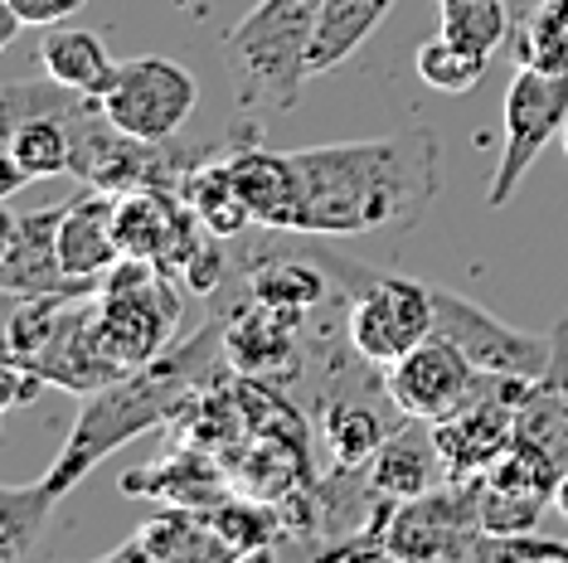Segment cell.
I'll return each instance as SVG.
<instances>
[{
  "instance_id": "obj_4",
  "label": "cell",
  "mask_w": 568,
  "mask_h": 563,
  "mask_svg": "<svg viewBox=\"0 0 568 563\" xmlns=\"http://www.w3.org/2000/svg\"><path fill=\"white\" fill-rule=\"evenodd\" d=\"M312 258L345 287V340L374 369H389L437 330L433 282L389 277L359 263H341L326 248H312Z\"/></svg>"
},
{
  "instance_id": "obj_33",
  "label": "cell",
  "mask_w": 568,
  "mask_h": 563,
  "mask_svg": "<svg viewBox=\"0 0 568 563\" xmlns=\"http://www.w3.org/2000/svg\"><path fill=\"white\" fill-rule=\"evenodd\" d=\"M559 141H564V151H568V122H564V136Z\"/></svg>"
},
{
  "instance_id": "obj_3",
  "label": "cell",
  "mask_w": 568,
  "mask_h": 563,
  "mask_svg": "<svg viewBox=\"0 0 568 563\" xmlns=\"http://www.w3.org/2000/svg\"><path fill=\"white\" fill-rule=\"evenodd\" d=\"M321 0H257L224 40L229 73L239 79L243 108H296V93L312 79V54Z\"/></svg>"
},
{
  "instance_id": "obj_14",
  "label": "cell",
  "mask_w": 568,
  "mask_h": 563,
  "mask_svg": "<svg viewBox=\"0 0 568 563\" xmlns=\"http://www.w3.org/2000/svg\"><path fill=\"white\" fill-rule=\"evenodd\" d=\"M389 399V383H326L321 389V442L331 447V462L335 467H365L374 452L384 447V438L398 428L384 413Z\"/></svg>"
},
{
  "instance_id": "obj_9",
  "label": "cell",
  "mask_w": 568,
  "mask_h": 563,
  "mask_svg": "<svg viewBox=\"0 0 568 563\" xmlns=\"http://www.w3.org/2000/svg\"><path fill=\"white\" fill-rule=\"evenodd\" d=\"M535 379H506V375H481L471 403L462 413L433 422V442L443 457L447 481H471L486 477L490 467L515 447V408Z\"/></svg>"
},
{
  "instance_id": "obj_28",
  "label": "cell",
  "mask_w": 568,
  "mask_h": 563,
  "mask_svg": "<svg viewBox=\"0 0 568 563\" xmlns=\"http://www.w3.org/2000/svg\"><path fill=\"white\" fill-rule=\"evenodd\" d=\"M443 10V34L457 44L476 49V54H496L510 44V0H437Z\"/></svg>"
},
{
  "instance_id": "obj_27",
  "label": "cell",
  "mask_w": 568,
  "mask_h": 563,
  "mask_svg": "<svg viewBox=\"0 0 568 563\" xmlns=\"http://www.w3.org/2000/svg\"><path fill=\"white\" fill-rule=\"evenodd\" d=\"M210 520H214V530L229 540V549H234L239 559H248V554H267L277 540H282V515L273 505L263 501V495H229L224 505H214L210 510Z\"/></svg>"
},
{
  "instance_id": "obj_21",
  "label": "cell",
  "mask_w": 568,
  "mask_h": 563,
  "mask_svg": "<svg viewBox=\"0 0 568 563\" xmlns=\"http://www.w3.org/2000/svg\"><path fill=\"white\" fill-rule=\"evenodd\" d=\"M40 59H44V79L73 88L83 98H102L112 73H118V59L108 54V44L93 30H79V24H54L40 44Z\"/></svg>"
},
{
  "instance_id": "obj_20",
  "label": "cell",
  "mask_w": 568,
  "mask_h": 563,
  "mask_svg": "<svg viewBox=\"0 0 568 563\" xmlns=\"http://www.w3.org/2000/svg\"><path fill=\"white\" fill-rule=\"evenodd\" d=\"M122 491L126 495H161L165 505H190V510H214L234 495L229 491V477L204 452H195V447L132 471V477L122 481Z\"/></svg>"
},
{
  "instance_id": "obj_26",
  "label": "cell",
  "mask_w": 568,
  "mask_h": 563,
  "mask_svg": "<svg viewBox=\"0 0 568 563\" xmlns=\"http://www.w3.org/2000/svg\"><path fill=\"white\" fill-rule=\"evenodd\" d=\"M54 505L59 501H49L40 481L6 485V491H0V563H20L24 554H34Z\"/></svg>"
},
{
  "instance_id": "obj_13",
  "label": "cell",
  "mask_w": 568,
  "mask_h": 563,
  "mask_svg": "<svg viewBox=\"0 0 568 563\" xmlns=\"http://www.w3.org/2000/svg\"><path fill=\"white\" fill-rule=\"evenodd\" d=\"M515 452L535 457L554 477L568 471V316L554 326V360L515 408Z\"/></svg>"
},
{
  "instance_id": "obj_15",
  "label": "cell",
  "mask_w": 568,
  "mask_h": 563,
  "mask_svg": "<svg viewBox=\"0 0 568 563\" xmlns=\"http://www.w3.org/2000/svg\"><path fill=\"white\" fill-rule=\"evenodd\" d=\"M59 258H63V273H69L73 282H102L112 267L122 263L118 195H112V190L88 185L83 195H73L69 204H63Z\"/></svg>"
},
{
  "instance_id": "obj_19",
  "label": "cell",
  "mask_w": 568,
  "mask_h": 563,
  "mask_svg": "<svg viewBox=\"0 0 568 563\" xmlns=\"http://www.w3.org/2000/svg\"><path fill=\"white\" fill-rule=\"evenodd\" d=\"M224 171L243 195V204H248L253 224L287 234L292 228V156L287 151H267L257 141H243L234 156L224 161Z\"/></svg>"
},
{
  "instance_id": "obj_31",
  "label": "cell",
  "mask_w": 568,
  "mask_h": 563,
  "mask_svg": "<svg viewBox=\"0 0 568 563\" xmlns=\"http://www.w3.org/2000/svg\"><path fill=\"white\" fill-rule=\"evenodd\" d=\"M6 6L16 10L24 24H34V30H54V24L79 16L88 0H6Z\"/></svg>"
},
{
  "instance_id": "obj_18",
  "label": "cell",
  "mask_w": 568,
  "mask_h": 563,
  "mask_svg": "<svg viewBox=\"0 0 568 563\" xmlns=\"http://www.w3.org/2000/svg\"><path fill=\"white\" fill-rule=\"evenodd\" d=\"M296 316H282L263 301H243L224 321V355L239 375H282L296 365Z\"/></svg>"
},
{
  "instance_id": "obj_10",
  "label": "cell",
  "mask_w": 568,
  "mask_h": 563,
  "mask_svg": "<svg viewBox=\"0 0 568 563\" xmlns=\"http://www.w3.org/2000/svg\"><path fill=\"white\" fill-rule=\"evenodd\" d=\"M433 311H437V336H447L481 375H506V379H539L554 360V336L539 340L520 326H506L471 297L433 282Z\"/></svg>"
},
{
  "instance_id": "obj_1",
  "label": "cell",
  "mask_w": 568,
  "mask_h": 563,
  "mask_svg": "<svg viewBox=\"0 0 568 563\" xmlns=\"http://www.w3.org/2000/svg\"><path fill=\"white\" fill-rule=\"evenodd\" d=\"M292 156V228L306 238H359L408 228L433 204L437 132L408 126L394 136L306 146Z\"/></svg>"
},
{
  "instance_id": "obj_2",
  "label": "cell",
  "mask_w": 568,
  "mask_h": 563,
  "mask_svg": "<svg viewBox=\"0 0 568 563\" xmlns=\"http://www.w3.org/2000/svg\"><path fill=\"white\" fill-rule=\"evenodd\" d=\"M219 350H224V321H210L190 340L161 350L156 360L126 369L122 379H112V383H102L98 393H88V408L79 413V422H73L63 452L40 477L49 501H63V495H69L108 452H118L122 442H132L141 432H151V428H161V422L185 413V408L195 403V393L214 379Z\"/></svg>"
},
{
  "instance_id": "obj_12",
  "label": "cell",
  "mask_w": 568,
  "mask_h": 563,
  "mask_svg": "<svg viewBox=\"0 0 568 563\" xmlns=\"http://www.w3.org/2000/svg\"><path fill=\"white\" fill-rule=\"evenodd\" d=\"M69 204V199H63ZM63 204L6 214V253H0V287L10 297H54V291H102V282H73L59 258Z\"/></svg>"
},
{
  "instance_id": "obj_22",
  "label": "cell",
  "mask_w": 568,
  "mask_h": 563,
  "mask_svg": "<svg viewBox=\"0 0 568 563\" xmlns=\"http://www.w3.org/2000/svg\"><path fill=\"white\" fill-rule=\"evenodd\" d=\"M389 6H394V0H321L316 34H312V54H306V69H312V79H316V73L341 69V63L351 59L355 49L384 24Z\"/></svg>"
},
{
  "instance_id": "obj_7",
  "label": "cell",
  "mask_w": 568,
  "mask_h": 563,
  "mask_svg": "<svg viewBox=\"0 0 568 563\" xmlns=\"http://www.w3.org/2000/svg\"><path fill=\"white\" fill-rule=\"evenodd\" d=\"M108 122L136 141H175V132L195 117L200 83L190 69H180L165 54L122 59L112 73L108 93L98 98Z\"/></svg>"
},
{
  "instance_id": "obj_8",
  "label": "cell",
  "mask_w": 568,
  "mask_h": 563,
  "mask_svg": "<svg viewBox=\"0 0 568 563\" xmlns=\"http://www.w3.org/2000/svg\"><path fill=\"white\" fill-rule=\"evenodd\" d=\"M564 122H568V73H545L520 63V73L506 88V146H500V165L486 190L490 209H506L520 181L535 171V161L545 156V146L564 136Z\"/></svg>"
},
{
  "instance_id": "obj_17",
  "label": "cell",
  "mask_w": 568,
  "mask_h": 563,
  "mask_svg": "<svg viewBox=\"0 0 568 563\" xmlns=\"http://www.w3.org/2000/svg\"><path fill=\"white\" fill-rule=\"evenodd\" d=\"M365 471H369L374 495L389 505L413 501V495L443 485L447 471H443V457H437V442H433V422L404 418L389 438H384L379 452L365 462Z\"/></svg>"
},
{
  "instance_id": "obj_32",
  "label": "cell",
  "mask_w": 568,
  "mask_h": 563,
  "mask_svg": "<svg viewBox=\"0 0 568 563\" xmlns=\"http://www.w3.org/2000/svg\"><path fill=\"white\" fill-rule=\"evenodd\" d=\"M554 510H559V515L568 520V471H564L559 481H554Z\"/></svg>"
},
{
  "instance_id": "obj_29",
  "label": "cell",
  "mask_w": 568,
  "mask_h": 563,
  "mask_svg": "<svg viewBox=\"0 0 568 563\" xmlns=\"http://www.w3.org/2000/svg\"><path fill=\"white\" fill-rule=\"evenodd\" d=\"M486 63H490V54H476V49L447 40V34L418 44V79L428 83L433 93H447V98L471 93V88L486 79Z\"/></svg>"
},
{
  "instance_id": "obj_25",
  "label": "cell",
  "mask_w": 568,
  "mask_h": 563,
  "mask_svg": "<svg viewBox=\"0 0 568 563\" xmlns=\"http://www.w3.org/2000/svg\"><path fill=\"white\" fill-rule=\"evenodd\" d=\"M180 195H185V204L200 214V224L219 238H239L243 228L253 224L248 204H243L234 181H229L224 161L219 165H190L185 181H180Z\"/></svg>"
},
{
  "instance_id": "obj_24",
  "label": "cell",
  "mask_w": 568,
  "mask_h": 563,
  "mask_svg": "<svg viewBox=\"0 0 568 563\" xmlns=\"http://www.w3.org/2000/svg\"><path fill=\"white\" fill-rule=\"evenodd\" d=\"M510 49L525 69L568 73V0H525L510 24Z\"/></svg>"
},
{
  "instance_id": "obj_23",
  "label": "cell",
  "mask_w": 568,
  "mask_h": 563,
  "mask_svg": "<svg viewBox=\"0 0 568 563\" xmlns=\"http://www.w3.org/2000/svg\"><path fill=\"white\" fill-rule=\"evenodd\" d=\"M331 282L335 277L316 258H292V253H277V258L257 263L248 273V297L302 321L312 306H321L331 297Z\"/></svg>"
},
{
  "instance_id": "obj_11",
  "label": "cell",
  "mask_w": 568,
  "mask_h": 563,
  "mask_svg": "<svg viewBox=\"0 0 568 563\" xmlns=\"http://www.w3.org/2000/svg\"><path fill=\"white\" fill-rule=\"evenodd\" d=\"M384 383H389V399L398 408V418L443 422L471 403L476 383H481V369H476L447 336L433 330L423 345H413L404 360H394L384 369Z\"/></svg>"
},
{
  "instance_id": "obj_30",
  "label": "cell",
  "mask_w": 568,
  "mask_h": 563,
  "mask_svg": "<svg viewBox=\"0 0 568 563\" xmlns=\"http://www.w3.org/2000/svg\"><path fill=\"white\" fill-rule=\"evenodd\" d=\"M554 495H539V491H510V485H490L481 477V520L490 534H525V530H539V515Z\"/></svg>"
},
{
  "instance_id": "obj_6",
  "label": "cell",
  "mask_w": 568,
  "mask_h": 563,
  "mask_svg": "<svg viewBox=\"0 0 568 563\" xmlns=\"http://www.w3.org/2000/svg\"><path fill=\"white\" fill-rule=\"evenodd\" d=\"M481 477L443 481L433 491L398 501L384 524V559L433 563V559H471V544L481 540Z\"/></svg>"
},
{
  "instance_id": "obj_16",
  "label": "cell",
  "mask_w": 568,
  "mask_h": 563,
  "mask_svg": "<svg viewBox=\"0 0 568 563\" xmlns=\"http://www.w3.org/2000/svg\"><path fill=\"white\" fill-rule=\"evenodd\" d=\"M118 559H146V563H210V559H239L229 540L214 530L210 510H190V505H165L161 515H151L132 540H122L108 554Z\"/></svg>"
},
{
  "instance_id": "obj_5",
  "label": "cell",
  "mask_w": 568,
  "mask_h": 563,
  "mask_svg": "<svg viewBox=\"0 0 568 563\" xmlns=\"http://www.w3.org/2000/svg\"><path fill=\"white\" fill-rule=\"evenodd\" d=\"M180 311H185V301L171 287V273H161L146 258H122L102 277L98 321H102V336H108L112 355L126 369L171 350V330L180 326Z\"/></svg>"
}]
</instances>
